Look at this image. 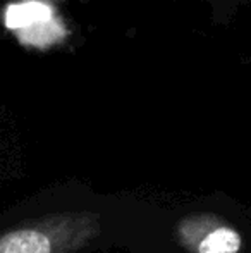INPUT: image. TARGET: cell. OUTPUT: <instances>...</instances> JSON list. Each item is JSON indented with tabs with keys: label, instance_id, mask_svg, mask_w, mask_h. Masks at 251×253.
<instances>
[{
	"label": "cell",
	"instance_id": "obj_2",
	"mask_svg": "<svg viewBox=\"0 0 251 253\" xmlns=\"http://www.w3.org/2000/svg\"><path fill=\"white\" fill-rule=\"evenodd\" d=\"M127 253H251V207L222 191L151 200Z\"/></svg>",
	"mask_w": 251,
	"mask_h": 253
},
{
	"label": "cell",
	"instance_id": "obj_1",
	"mask_svg": "<svg viewBox=\"0 0 251 253\" xmlns=\"http://www.w3.org/2000/svg\"><path fill=\"white\" fill-rule=\"evenodd\" d=\"M151 200L59 181L0 212V253H105L127 250Z\"/></svg>",
	"mask_w": 251,
	"mask_h": 253
},
{
	"label": "cell",
	"instance_id": "obj_3",
	"mask_svg": "<svg viewBox=\"0 0 251 253\" xmlns=\"http://www.w3.org/2000/svg\"><path fill=\"white\" fill-rule=\"evenodd\" d=\"M3 24L28 48L48 50L69 38V28L57 7L45 0L9 3L3 10Z\"/></svg>",
	"mask_w": 251,
	"mask_h": 253
}]
</instances>
